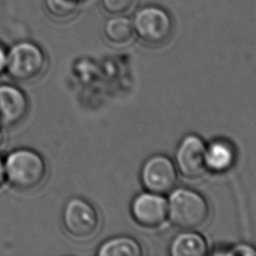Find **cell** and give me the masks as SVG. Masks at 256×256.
<instances>
[{
    "instance_id": "5",
    "label": "cell",
    "mask_w": 256,
    "mask_h": 256,
    "mask_svg": "<svg viewBox=\"0 0 256 256\" xmlns=\"http://www.w3.org/2000/svg\"><path fill=\"white\" fill-rule=\"evenodd\" d=\"M64 228L72 237L86 240L93 237L100 227L97 210L82 198H71L65 204L62 214Z\"/></svg>"
},
{
    "instance_id": "4",
    "label": "cell",
    "mask_w": 256,
    "mask_h": 256,
    "mask_svg": "<svg viewBox=\"0 0 256 256\" xmlns=\"http://www.w3.org/2000/svg\"><path fill=\"white\" fill-rule=\"evenodd\" d=\"M132 22L135 34L141 41L149 45L165 43L173 30L170 15L158 6H146L139 9Z\"/></svg>"
},
{
    "instance_id": "13",
    "label": "cell",
    "mask_w": 256,
    "mask_h": 256,
    "mask_svg": "<svg viewBox=\"0 0 256 256\" xmlns=\"http://www.w3.org/2000/svg\"><path fill=\"white\" fill-rule=\"evenodd\" d=\"M104 34L111 43L117 45L126 44L135 34L133 22L127 17L116 15L106 21Z\"/></svg>"
},
{
    "instance_id": "18",
    "label": "cell",
    "mask_w": 256,
    "mask_h": 256,
    "mask_svg": "<svg viewBox=\"0 0 256 256\" xmlns=\"http://www.w3.org/2000/svg\"><path fill=\"white\" fill-rule=\"evenodd\" d=\"M6 180V174H5V166H4V160L0 157V186L4 183Z\"/></svg>"
},
{
    "instance_id": "6",
    "label": "cell",
    "mask_w": 256,
    "mask_h": 256,
    "mask_svg": "<svg viewBox=\"0 0 256 256\" xmlns=\"http://www.w3.org/2000/svg\"><path fill=\"white\" fill-rule=\"evenodd\" d=\"M140 180L146 191L169 194L176 187L178 171L171 158L163 154H155L143 163Z\"/></svg>"
},
{
    "instance_id": "3",
    "label": "cell",
    "mask_w": 256,
    "mask_h": 256,
    "mask_svg": "<svg viewBox=\"0 0 256 256\" xmlns=\"http://www.w3.org/2000/svg\"><path fill=\"white\" fill-rule=\"evenodd\" d=\"M46 58L42 49L31 41H20L7 51L6 72L19 81L38 77L45 68Z\"/></svg>"
},
{
    "instance_id": "7",
    "label": "cell",
    "mask_w": 256,
    "mask_h": 256,
    "mask_svg": "<svg viewBox=\"0 0 256 256\" xmlns=\"http://www.w3.org/2000/svg\"><path fill=\"white\" fill-rule=\"evenodd\" d=\"M206 143L196 134L184 136L178 143L174 155L177 171L187 179H199L206 172Z\"/></svg>"
},
{
    "instance_id": "17",
    "label": "cell",
    "mask_w": 256,
    "mask_h": 256,
    "mask_svg": "<svg viewBox=\"0 0 256 256\" xmlns=\"http://www.w3.org/2000/svg\"><path fill=\"white\" fill-rule=\"evenodd\" d=\"M7 63V51L3 46L0 45V73L6 71Z\"/></svg>"
},
{
    "instance_id": "1",
    "label": "cell",
    "mask_w": 256,
    "mask_h": 256,
    "mask_svg": "<svg viewBox=\"0 0 256 256\" xmlns=\"http://www.w3.org/2000/svg\"><path fill=\"white\" fill-rule=\"evenodd\" d=\"M168 221L180 230H195L210 217V206L203 195L187 187L174 188L167 198Z\"/></svg>"
},
{
    "instance_id": "19",
    "label": "cell",
    "mask_w": 256,
    "mask_h": 256,
    "mask_svg": "<svg viewBox=\"0 0 256 256\" xmlns=\"http://www.w3.org/2000/svg\"><path fill=\"white\" fill-rule=\"evenodd\" d=\"M3 143H4V134H3L2 128L0 127V149L3 146Z\"/></svg>"
},
{
    "instance_id": "16",
    "label": "cell",
    "mask_w": 256,
    "mask_h": 256,
    "mask_svg": "<svg viewBox=\"0 0 256 256\" xmlns=\"http://www.w3.org/2000/svg\"><path fill=\"white\" fill-rule=\"evenodd\" d=\"M105 11L112 15H121L130 10L135 0H101Z\"/></svg>"
},
{
    "instance_id": "12",
    "label": "cell",
    "mask_w": 256,
    "mask_h": 256,
    "mask_svg": "<svg viewBox=\"0 0 256 256\" xmlns=\"http://www.w3.org/2000/svg\"><path fill=\"white\" fill-rule=\"evenodd\" d=\"M96 254L98 256H141L143 249L136 239L120 235L104 241L98 247Z\"/></svg>"
},
{
    "instance_id": "8",
    "label": "cell",
    "mask_w": 256,
    "mask_h": 256,
    "mask_svg": "<svg viewBox=\"0 0 256 256\" xmlns=\"http://www.w3.org/2000/svg\"><path fill=\"white\" fill-rule=\"evenodd\" d=\"M130 212L138 225L148 229L159 228L168 221L167 198L145 190L133 198Z\"/></svg>"
},
{
    "instance_id": "14",
    "label": "cell",
    "mask_w": 256,
    "mask_h": 256,
    "mask_svg": "<svg viewBox=\"0 0 256 256\" xmlns=\"http://www.w3.org/2000/svg\"><path fill=\"white\" fill-rule=\"evenodd\" d=\"M45 7L52 17L66 20L77 12L79 0H45Z\"/></svg>"
},
{
    "instance_id": "10",
    "label": "cell",
    "mask_w": 256,
    "mask_h": 256,
    "mask_svg": "<svg viewBox=\"0 0 256 256\" xmlns=\"http://www.w3.org/2000/svg\"><path fill=\"white\" fill-rule=\"evenodd\" d=\"M236 158V148L227 139L217 138L206 144L205 163L209 172L225 173L234 166Z\"/></svg>"
},
{
    "instance_id": "2",
    "label": "cell",
    "mask_w": 256,
    "mask_h": 256,
    "mask_svg": "<svg viewBox=\"0 0 256 256\" xmlns=\"http://www.w3.org/2000/svg\"><path fill=\"white\" fill-rule=\"evenodd\" d=\"M4 166L6 180L20 190H29L40 185L47 171L42 156L28 148L11 151L4 160Z\"/></svg>"
},
{
    "instance_id": "11",
    "label": "cell",
    "mask_w": 256,
    "mask_h": 256,
    "mask_svg": "<svg viewBox=\"0 0 256 256\" xmlns=\"http://www.w3.org/2000/svg\"><path fill=\"white\" fill-rule=\"evenodd\" d=\"M207 253L206 239L195 230H182L169 244V254L172 256H205Z\"/></svg>"
},
{
    "instance_id": "15",
    "label": "cell",
    "mask_w": 256,
    "mask_h": 256,
    "mask_svg": "<svg viewBox=\"0 0 256 256\" xmlns=\"http://www.w3.org/2000/svg\"><path fill=\"white\" fill-rule=\"evenodd\" d=\"M215 255H234V256H256V248L247 243H238L229 247H222L220 250H214Z\"/></svg>"
},
{
    "instance_id": "9",
    "label": "cell",
    "mask_w": 256,
    "mask_h": 256,
    "mask_svg": "<svg viewBox=\"0 0 256 256\" xmlns=\"http://www.w3.org/2000/svg\"><path fill=\"white\" fill-rule=\"evenodd\" d=\"M28 100L25 93L10 84L0 85V127L18 124L26 115Z\"/></svg>"
}]
</instances>
